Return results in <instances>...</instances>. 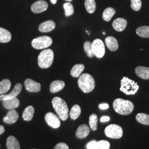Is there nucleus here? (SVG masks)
Here are the masks:
<instances>
[{
    "instance_id": "f257e3e1",
    "label": "nucleus",
    "mask_w": 149,
    "mask_h": 149,
    "mask_svg": "<svg viewBox=\"0 0 149 149\" xmlns=\"http://www.w3.org/2000/svg\"><path fill=\"white\" fill-rule=\"evenodd\" d=\"M113 107L116 112L121 115H129L133 111V103L130 101L122 98H117L113 103Z\"/></svg>"
},
{
    "instance_id": "f03ea898",
    "label": "nucleus",
    "mask_w": 149,
    "mask_h": 149,
    "mask_svg": "<svg viewBox=\"0 0 149 149\" xmlns=\"http://www.w3.org/2000/svg\"><path fill=\"white\" fill-rule=\"evenodd\" d=\"M52 104L59 118L63 121L66 120L69 116V109L66 102L60 97H55L52 100Z\"/></svg>"
},
{
    "instance_id": "7ed1b4c3",
    "label": "nucleus",
    "mask_w": 149,
    "mask_h": 149,
    "mask_svg": "<svg viewBox=\"0 0 149 149\" xmlns=\"http://www.w3.org/2000/svg\"><path fill=\"white\" fill-rule=\"evenodd\" d=\"M78 85L84 93H90L95 87V81L91 74H83L80 75L78 80Z\"/></svg>"
},
{
    "instance_id": "20e7f679",
    "label": "nucleus",
    "mask_w": 149,
    "mask_h": 149,
    "mask_svg": "<svg viewBox=\"0 0 149 149\" xmlns=\"http://www.w3.org/2000/svg\"><path fill=\"white\" fill-rule=\"evenodd\" d=\"M139 89L138 84L133 80L127 77H123L121 80V86L120 90L127 95H134Z\"/></svg>"
},
{
    "instance_id": "39448f33",
    "label": "nucleus",
    "mask_w": 149,
    "mask_h": 149,
    "mask_svg": "<svg viewBox=\"0 0 149 149\" xmlns=\"http://www.w3.org/2000/svg\"><path fill=\"white\" fill-rule=\"evenodd\" d=\"M53 51L52 49L43 50L38 56V65L42 69L50 68L53 63Z\"/></svg>"
},
{
    "instance_id": "423d86ee",
    "label": "nucleus",
    "mask_w": 149,
    "mask_h": 149,
    "mask_svg": "<svg viewBox=\"0 0 149 149\" xmlns=\"http://www.w3.org/2000/svg\"><path fill=\"white\" fill-rule=\"evenodd\" d=\"M104 133L109 138L118 139L122 137L123 130L122 128L117 124H111L106 128Z\"/></svg>"
},
{
    "instance_id": "0eeeda50",
    "label": "nucleus",
    "mask_w": 149,
    "mask_h": 149,
    "mask_svg": "<svg viewBox=\"0 0 149 149\" xmlns=\"http://www.w3.org/2000/svg\"><path fill=\"white\" fill-rule=\"evenodd\" d=\"M53 43L52 39L48 36H42L34 39L32 47L36 49H42L49 47Z\"/></svg>"
},
{
    "instance_id": "6e6552de",
    "label": "nucleus",
    "mask_w": 149,
    "mask_h": 149,
    "mask_svg": "<svg viewBox=\"0 0 149 149\" xmlns=\"http://www.w3.org/2000/svg\"><path fill=\"white\" fill-rule=\"evenodd\" d=\"M92 49L94 55L98 58H102L105 54V47L102 40L96 39L91 44Z\"/></svg>"
},
{
    "instance_id": "1a4fd4ad",
    "label": "nucleus",
    "mask_w": 149,
    "mask_h": 149,
    "mask_svg": "<svg viewBox=\"0 0 149 149\" xmlns=\"http://www.w3.org/2000/svg\"><path fill=\"white\" fill-rule=\"evenodd\" d=\"M45 119L48 125L54 129H57L60 127L61 122L59 118L53 113L49 112L46 114Z\"/></svg>"
},
{
    "instance_id": "9d476101",
    "label": "nucleus",
    "mask_w": 149,
    "mask_h": 149,
    "mask_svg": "<svg viewBox=\"0 0 149 149\" xmlns=\"http://www.w3.org/2000/svg\"><path fill=\"white\" fill-rule=\"evenodd\" d=\"M22 85L20 83H17L15 86L14 88L11 91V93L7 95H0V101H3L8 100H11L17 97L21 92Z\"/></svg>"
},
{
    "instance_id": "9b49d317",
    "label": "nucleus",
    "mask_w": 149,
    "mask_h": 149,
    "mask_svg": "<svg viewBox=\"0 0 149 149\" xmlns=\"http://www.w3.org/2000/svg\"><path fill=\"white\" fill-rule=\"evenodd\" d=\"M48 3L43 0L38 1L34 2L31 6V10L33 13H40L48 9Z\"/></svg>"
},
{
    "instance_id": "f8f14e48",
    "label": "nucleus",
    "mask_w": 149,
    "mask_h": 149,
    "mask_svg": "<svg viewBox=\"0 0 149 149\" xmlns=\"http://www.w3.org/2000/svg\"><path fill=\"white\" fill-rule=\"evenodd\" d=\"M24 85L26 90L31 92H38L41 90L40 84L30 79L25 80Z\"/></svg>"
},
{
    "instance_id": "ddd939ff",
    "label": "nucleus",
    "mask_w": 149,
    "mask_h": 149,
    "mask_svg": "<svg viewBox=\"0 0 149 149\" xmlns=\"http://www.w3.org/2000/svg\"><path fill=\"white\" fill-rule=\"evenodd\" d=\"M112 26L117 32H122L127 26V21L122 18H118L113 22Z\"/></svg>"
},
{
    "instance_id": "4468645a",
    "label": "nucleus",
    "mask_w": 149,
    "mask_h": 149,
    "mask_svg": "<svg viewBox=\"0 0 149 149\" xmlns=\"http://www.w3.org/2000/svg\"><path fill=\"white\" fill-rule=\"evenodd\" d=\"M19 118V114L15 109H11L9 112L7 113V116L3 118V122L8 124H11L16 123Z\"/></svg>"
},
{
    "instance_id": "2eb2a0df",
    "label": "nucleus",
    "mask_w": 149,
    "mask_h": 149,
    "mask_svg": "<svg viewBox=\"0 0 149 149\" xmlns=\"http://www.w3.org/2000/svg\"><path fill=\"white\" fill-rule=\"evenodd\" d=\"M90 129L88 125L85 124L80 125L78 127L76 132V136L79 139H84L86 138L90 134Z\"/></svg>"
},
{
    "instance_id": "dca6fc26",
    "label": "nucleus",
    "mask_w": 149,
    "mask_h": 149,
    "mask_svg": "<svg viewBox=\"0 0 149 149\" xmlns=\"http://www.w3.org/2000/svg\"><path fill=\"white\" fill-rule=\"evenodd\" d=\"M55 23L53 21H48L42 23L39 27V30L42 33L51 32L55 28Z\"/></svg>"
},
{
    "instance_id": "f3484780",
    "label": "nucleus",
    "mask_w": 149,
    "mask_h": 149,
    "mask_svg": "<svg viewBox=\"0 0 149 149\" xmlns=\"http://www.w3.org/2000/svg\"><path fill=\"white\" fill-rule=\"evenodd\" d=\"M135 71L139 77L144 80H149V68L140 66L136 68Z\"/></svg>"
},
{
    "instance_id": "a211bd4d",
    "label": "nucleus",
    "mask_w": 149,
    "mask_h": 149,
    "mask_svg": "<svg viewBox=\"0 0 149 149\" xmlns=\"http://www.w3.org/2000/svg\"><path fill=\"white\" fill-rule=\"evenodd\" d=\"M2 104L6 109L11 110V109H14L15 108H18L20 104V102L19 100L16 97L15 98L11 99V100L3 101Z\"/></svg>"
},
{
    "instance_id": "6ab92c4d",
    "label": "nucleus",
    "mask_w": 149,
    "mask_h": 149,
    "mask_svg": "<svg viewBox=\"0 0 149 149\" xmlns=\"http://www.w3.org/2000/svg\"><path fill=\"white\" fill-rule=\"evenodd\" d=\"M105 43L107 48L111 51L115 52L119 48V45L117 39L113 37H108L105 39Z\"/></svg>"
},
{
    "instance_id": "aec40b11",
    "label": "nucleus",
    "mask_w": 149,
    "mask_h": 149,
    "mask_svg": "<svg viewBox=\"0 0 149 149\" xmlns=\"http://www.w3.org/2000/svg\"><path fill=\"white\" fill-rule=\"evenodd\" d=\"M65 86L64 81L60 80H56L52 82L50 84V91L52 93H56L63 90Z\"/></svg>"
},
{
    "instance_id": "412c9836",
    "label": "nucleus",
    "mask_w": 149,
    "mask_h": 149,
    "mask_svg": "<svg viewBox=\"0 0 149 149\" xmlns=\"http://www.w3.org/2000/svg\"><path fill=\"white\" fill-rule=\"evenodd\" d=\"M11 33L5 28L0 27V43H8L11 41Z\"/></svg>"
},
{
    "instance_id": "4be33fe9",
    "label": "nucleus",
    "mask_w": 149,
    "mask_h": 149,
    "mask_svg": "<svg viewBox=\"0 0 149 149\" xmlns=\"http://www.w3.org/2000/svg\"><path fill=\"white\" fill-rule=\"evenodd\" d=\"M6 146L8 149H20V144L13 136H10L7 139Z\"/></svg>"
},
{
    "instance_id": "5701e85b",
    "label": "nucleus",
    "mask_w": 149,
    "mask_h": 149,
    "mask_svg": "<svg viewBox=\"0 0 149 149\" xmlns=\"http://www.w3.org/2000/svg\"><path fill=\"white\" fill-rule=\"evenodd\" d=\"M85 69L84 64H76L73 66L71 70V75L74 77H79Z\"/></svg>"
},
{
    "instance_id": "b1692460",
    "label": "nucleus",
    "mask_w": 149,
    "mask_h": 149,
    "mask_svg": "<svg viewBox=\"0 0 149 149\" xmlns=\"http://www.w3.org/2000/svg\"><path fill=\"white\" fill-rule=\"evenodd\" d=\"M34 113V108L32 106L27 107L23 113L22 117L24 120L31 121L33 117Z\"/></svg>"
},
{
    "instance_id": "393cba45",
    "label": "nucleus",
    "mask_w": 149,
    "mask_h": 149,
    "mask_svg": "<svg viewBox=\"0 0 149 149\" xmlns=\"http://www.w3.org/2000/svg\"><path fill=\"white\" fill-rule=\"evenodd\" d=\"M11 87V82L8 79H5L0 82V95H5Z\"/></svg>"
},
{
    "instance_id": "a878e982",
    "label": "nucleus",
    "mask_w": 149,
    "mask_h": 149,
    "mask_svg": "<svg viewBox=\"0 0 149 149\" xmlns=\"http://www.w3.org/2000/svg\"><path fill=\"white\" fill-rule=\"evenodd\" d=\"M115 13H116V11L114 8H113L112 7H108L103 11V13L102 15V18L105 21H110L112 17L115 15Z\"/></svg>"
},
{
    "instance_id": "bb28decb",
    "label": "nucleus",
    "mask_w": 149,
    "mask_h": 149,
    "mask_svg": "<svg viewBox=\"0 0 149 149\" xmlns=\"http://www.w3.org/2000/svg\"><path fill=\"white\" fill-rule=\"evenodd\" d=\"M136 33L139 37L144 38H149V26H141L136 29Z\"/></svg>"
},
{
    "instance_id": "cd10ccee",
    "label": "nucleus",
    "mask_w": 149,
    "mask_h": 149,
    "mask_svg": "<svg viewBox=\"0 0 149 149\" xmlns=\"http://www.w3.org/2000/svg\"><path fill=\"white\" fill-rule=\"evenodd\" d=\"M81 109L80 107L77 104H75L72 107L70 111V116L72 119L76 120V119L79 117L81 114Z\"/></svg>"
},
{
    "instance_id": "c85d7f7f",
    "label": "nucleus",
    "mask_w": 149,
    "mask_h": 149,
    "mask_svg": "<svg viewBox=\"0 0 149 149\" xmlns=\"http://www.w3.org/2000/svg\"><path fill=\"white\" fill-rule=\"evenodd\" d=\"M136 120L142 124L149 125V114L145 113H138L136 116Z\"/></svg>"
},
{
    "instance_id": "c756f323",
    "label": "nucleus",
    "mask_w": 149,
    "mask_h": 149,
    "mask_svg": "<svg viewBox=\"0 0 149 149\" xmlns=\"http://www.w3.org/2000/svg\"><path fill=\"white\" fill-rule=\"evenodd\" d=\"M85 6L86 11L89 13H93L96 10V5L95 0H85Z\"/></svg>"
},
{
    "instance_id": "7c9ffc66",
    "label": "nucleus",
    "mask_w": 149,
    "mask_h": 149,
    "mask_svg": "<svg viewBox=\"0 0 149 149\" xmlns=\"http://www.w3.org/2000/svg\"><path fill=\"white\" fill-rule=\"evenodd\" d=\"M98 117L96 114H92L89 118L90 127L93 131H96L97 129Z\"/></svg>"
},
{
    "instance_id": "2f4dec72",
    "label": "nucleus",
    "mask_w": 149,
    "mask_h": 149,
    "mask_svg": "<svg viewBox=\"0 0 149 149\" xmlns=\"http://www.w3.org/2000/svg\"><path fill=\"white\" fill-rule=\"evenodd\" d=\"M111 145L107 140H101L96 142L93 149H109Z\"/></svg>"
},
{
    "instance_id": "473e14b6",
    "label": "nucleus",
    "mask_w": 149,
    "mask_h": 149,
    "mask_svg": "<svg viewBox=\"0 0 149 149\" xmlns=\"http://www.w3.org/2000/svg\"><path fill=\"white\" fill-rule=\"evenodd\" d=\"M64 8L65 11V16L66 17L71 16L74 13V6L70 2L64 3Z\"/></svg>"
},
{
    "instance_id": "72a5a7b5",
    "label": "nucleus",
    "mask_w": 149,
    "mask_h": 149,
    "mask_svg": "<svg viewBox=\"0 0 149 149\" xmlns=\"http://www.w3.org/2000/svg\"><path fill=\"white\" fill-rule=\"evenodd\" d=\"M84 48L86 54L89 58H93L95 56L93 53V52H92L91 42L88 41L86 42L85 43H84Z\"/></svg>"
},
{
    "instance_id": "f704fd0d",
    "label": "nucleus",
    "mask_w": 149,
    "mask_h": 149,
    "mask_svg": "<svg viewBox=\"0 0 149 149\" xmlns=\"http://www.w3.org/2000/svg\"><path fill=\"white\" fill-rule=\"evenodd\" d=\"M142 6L141 0H131V8L135 11L140 10Z\"/></svg>"
},
{
    "instance_id": "c9c22d12",
    "label": "nucleus",
    "mask_w": 149,
    "mask_h": 149,
    "mask_svg": "<svg viewBox=\"0 0 149 149\" xmlns=\"http://www.w3.org/2000/svg\"><path fill=\"white\" fill-rule=\"evenodd\" d=\"M54 149H69V148L67 144L64 143H60L54 147Z\"/></svg>"
},
{
    "instance_id": "e433bc0d",
    "label": "nucleus",
    "mask_w": 149,
    "mask_h": 149,
    "mask_svg": "<svg viewBox=\"0 0 149 149\" xmlns=\"http://www.w3.org/2000/svg\"><path fill=\"white\" fill-rule=\"evenodd\" d=\"M96 140H93L91 141L90 142H89L88 144H87V149H93L95 148V146L96 145Z\"/></svg>"
},
{
    "instance_id": "4c0bfd02",
    "label": "nucleus",
    "mask_w": 149,
    "mask_h": 149,
    "mask_svg": "<svg viewBox=\"0 0 149 149\" xmlns=\"http://www.w3.org/2000/svg\"><path fill=\"white\" fill-rule=\"evenodd\" d=\"M99 108L101 109H107L109 108V105L107 103H102L99 105Z\"/></svg>"
},
{
    "instance_id": "58836bf2",
    "label": "nucleus",
    "mask_w": 149,
    "mask_h": 149,
    "mask_svg": "<svg viewBox=\"0 0 149 149\" xmlns=\"http://www.w3.org/2000/svg\"><path fill=\"white\" fill-rule=\"evenodd\" d=\"M109 120H110V118L108 116H103L100 119V121L101 122H107Z\"/></svg>"
},
{
    "instance_id": "ea45409f",
    "label": "nucleus",
    "mask_w": 149,
    "mask_h": 149,
    "mask_svg": "<svg viewBox=\"0 0 149 149\" xmlns=\"http://www.w3.org/2000/svg\"><path fill=\"white\" fill-rule=\"evenodd\" d=\"M5 131V129L3 125H0V135L3 133Z\"/></svg>"
},
{
    "instance_id": "a19ab883",
    "label": "nucleus",
    "mask_w": 149,
    "mask_h": 149,
    "mask_svg": "<svg viewBox=\"0 0 149 149\" xmlns=\"http://www.w3.org/2000/svg\"><path fill=\"white\" fill-rule=\"evenodd\" d=\"M50 1L53 4H56L57 2V0H50Z\"/></svg>"
},
{
    "instance_id": "79ce46f5",
    "label": "nucleus",
    "mask_w": 149,
    "mask_h": 149,
    "mask_svg": "<svg viewBox=\"0 0 149 149\" xmlns=\"http://www.w3.org/2000/svg\"><path fill=\"white\" fill-rule=\"evenodd\" d=\"M65 1H68V2H71L72 0H65Z\"/></svg>"
},
{
    "instance_id": "37998d69",
    "label": "nucleus",
    "mask_w": 149,
    "mask_h": 149,
    "mask_svg": "<svg viewBox=\"0 0 149 149\" xmlns=\"http://www.w3.org/2000/svg\"><path fill=\"white\" fill-rule=\"evenodd\" d=\"M0 147H1V145H0Z\"/></svg>"
},
{
    "instance_id": "c03bdc74",
    "label": "nucleus",
    "mask_w": 149,
    "mask_h": 149,
    "mask_svg": "<svg viewBox=\"0 0 149 149\" xmlns=\"http://www.w3.org/2000/svg\"></svg>"
}]
</instances>
